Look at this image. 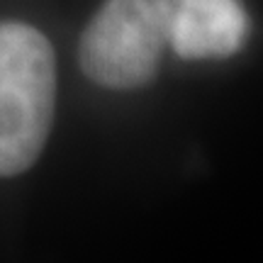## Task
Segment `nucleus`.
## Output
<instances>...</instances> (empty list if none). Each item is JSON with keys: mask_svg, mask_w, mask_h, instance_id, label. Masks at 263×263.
I'll return each instance as SVG.
<instances>
[{"mask_svg": "<svg viewBox=\"0 0 263 263\" xmlns=\"http://www.w3.org/2000/svg\"><path fill=\"white\" fill-rule=\"evenodd\" d=\"M57 105V59L39 29L0 22V176L27 171L47 144Z\"/></svg>", "mask_w": 263, "mask_h": 263, "instance_id": "obj_1", "label": "nucleus"}, {"mask_svg": "<svg viewBox=\"0 0 263 263\" xmlns=\"http://www.w3.org/2000/svg\"><path fill=\"white\" fill-rule=\"evenodd\" d=\"M249 32L239 0H173L168 44L180 59H227L244 47Z\"/></svg>", "mask_w": 263, "mask_h": 263, "instance_id": "obj_3", "label": "nucleus"}, {"mask_svg": "<svg viewBox=\"0 0 263 263\" xmlns=\"http://www.w3.org/2000/svg\"><path fill=\"white\" fill-rule=\"evenodd\" d=\"M171 12L173 0H105L81 37L83 73L112 90L151 83L168 44Z\"/></svg>", "mask_w": 263, "mask_h": 263, "instance_id": "obj_2", "label": "nucleus"}]
</instances>
